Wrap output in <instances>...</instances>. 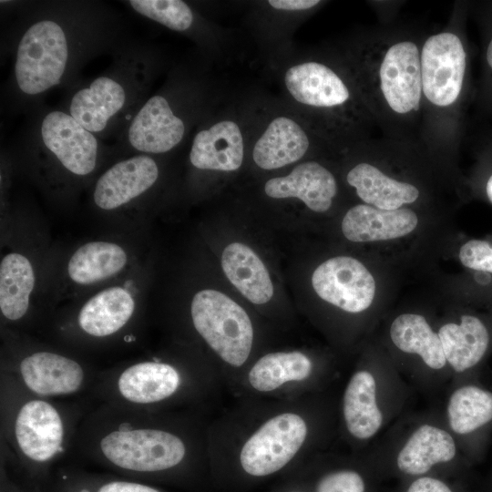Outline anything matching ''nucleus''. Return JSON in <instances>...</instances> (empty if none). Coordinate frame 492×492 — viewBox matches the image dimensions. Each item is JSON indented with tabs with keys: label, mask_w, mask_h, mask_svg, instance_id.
Listing matches in <instances>:
<instances>
[{
	"label": "nucleus",
	"mask_w": 492,
	"mask_h": 492,
	"mask_svg": "<svg viewBox=\"0 0 492 492\" xmlns=\"http://www.w3.org/2000/svg\"><path fill=\"white\" fill-rule=\"evenodd\" d=\"M76 455L132 478H151L179 470L202 446L196 426L169 411L93 406L75 439Z\"/></svg>",
	"instance_id": "nucleus-1"
},
{
	"label": "nucleus",
	"mask_w": 492,
	"mask_h": 492,
	"mask_svg": "<svg viewBox=\"0 0 492 492\" xmlns=\"http://www.w3.org/2000/svg\"><path fill=\"white\" fill-rule=\"evenodd\" d=\"M424 36L383 25L359 34L336 52L383 136L419 145Z\"/></svg>",
	"instance_id": "nucleus-2"
},
{
	"label": "nucleus",
	"mask_w": 492,
	"mask_h": 492,
	"mask_svg": "<svg viewBox=\"0 0 492 492\" xmlns=\"http://www.w3.org/2000/svg\"><path fill=\"white\" fill-rule=\"evenodd\" d=\"M343 180L361 202L380 210L415 208L452 213L466 194L464 175L436 160L421 145L385 136L343 153Z\"/></svg>",
	"instance_id": "nucleus-3"
},
{
	"label": "nucleus",
	"mask_w": 492,
	"mask_h": 492,
	"mask_svg": "<svg viewBox=\"0 0 492 492\" xmlns=\"http://www.w3.org/2000/svg\"><path fill=\"white\" fill-rule=\"evenodd\" d=\"M469 10L467 2L456 3L443 28L425 34L421 47V145L441 164L460 174L457 160L466 116L475 97L466 30Z\"/></svg>",
	"instance_id": "nucleus-4"
},
{
	"label": "nucleus",
	"mask_w": 492,
	"mask_h": 492,
	"mask_svg": "<svg viewBox=\"0 0 492 492\" xmlns=\"http://www.w3.org/2000/svg\"><path fill=\"white\" fill-rule=\"evenodd\" d=\"M89 399H50L0 373L1 456L31 478L46 477L72 451Z\"/></svg>",
	"instance_id": "nucleus-5"
},
{
	"label": "nucleus",
	"mask_w": 492,
	"mask_h": 492,
	"mask_svg": "<svg viewBox=\"0 0 492 492\" xmlns=\"http://www.w3.org/2000/svg\"><path fill=\"white\" fill-rule=\"evenodd\" d=\"M283 86L306 112L309 126L341 153L373 138L378 128L336 53L291 65Z\"/></svg>",
	"instance_id": "nucleus-6"
},
{
	"label": "nucleus",
	"mask_w": 492,
	"mask_h": 492,
	"mask_svg": "<svg viewBox=\"0 0 492 492\" xmlns=\"http://www.w3.org/2000/svg\"><path fill=\"white\" fill-rule=\"evenodd\" d=\"M450 217L435 210H386L356 202L343 216L341 231L347 241L372 247L374 258L402 271L440 251L451 234Z\"/></svg>",
	"instance_id": "nucleus-7"
},
{
	"label": "nucleus",
	"mask_w": 492,
	"mask_h": 492,
	"mask_svg": "<svg viewBox=\"0 0 492 492\" xmlns=\"http://www.w3.org/2000/svg\"><path fill=\"white\" fill-rule=\"evenodd\" d=\"M207 376L162 357L142 358L100 371L89 395L97 404L163 412L195 402Z\"/></svg>",
	"instance_id": "nucleus-8"
},
{
	"label": "nucleus",
	"mask_w": 492,
	"mask_h": 492,
	"mask_svg": "<svg viewBox=\"0 0 492 492\" xmlns=\"http://www.w3.org/2000/svg\"><path fill=\"white\" fill-rule=\"evenodd\" d=\"M1 371L28 393L44 398L78 399L89 395L100 371L75 354L25 340L5 330Z\"/></svg>",
	"instance_id": "nucleus-9"
},
{
	"label": "nucleus",
	"mask_w": 492,
	"mask_h": 492,
	"mask_svg": "<svg viewBox=\"0 0 492 492\" xmlns=\"http://www.w3.org/2000/svg\"><path fill=\"white\" fill-rule=\"evenodd\" d=\"M400 272L379 259L337 255L321 262L311 282L316 295L340 311L380 313L395 295Z\"/></svg>",
	"instance_id": "nucleus-10"
},
{
	"label": "nucleus",
	"mask_w": 492,
	"mask_h": 492,
	"mask_svg": "<svg viewBox=\"0 0 492 492\" xmlns=\"http://www.w3.org/2000/svg\"><path fill=\"white\" fill-rule=\"evenodd\" d=\"M195 332L226 364L241 367L249 358L253 327L245 310L222 292L205 289L190 303Z\"/></svg>",
	"instance_id": "nucleus-11"
},
{
	"label": "nucleus",
	"mask_w": 492,
	"mask_h": 492,
	"mask_svg": "<svg viewBox=\"0 0 492 492\" xmlns=\"http://www.w3.org/2000/svg\"><path fill=\"white\" fill-rule=\"evenodd\" d=\"M137 314V300L126 286L103 289L56 326L57 334L75 345L114 341L128 330Z\"/></svg>",
	"instance_id": "nucleus-12"
},
{
	"label": "nucleus",
	"mask_w": 492,
	"mask_h": 492,
	"mask_svg": "<svg viewBox=\"0 0 492 492\" xmlns=\"http://www.w3.org/2000/svg\"><path fill=\"white\" fill-rule=\"evenodd\" d=\"M68 55L67 39L58 23L44 19L33 24L17 46L15 74L19 89L34 96L57 85Z\"/></svg>",
	"instance_id": "nucleus-13"
},
{
	"label": "nucleus",
	"mask_w": 492,
	"mask_h": 492,
	"mask_svg": "<svg viewBox=\"0 0 492 492\" xmlns=\"http://www.w3.org/2000/svg\"><path fill=\"white\" fill-rule=\"evenodd\" d=\"M309 432V424L300 413L286 411L270 416L242 442L241 468L256 477L280 471L303 447Z\"/></svg>",
	"instance_id": "nucleus-14"
},
{
	"label": "nucleus",
	"mask_w": 492,
	"mask_h": 492,
	"mask_svg": "<svg viewBox=\"0 0 492 492\" xmlns=\"http://www.w3.org/2000/svg\"><path fill=\"white\" fill-rule=\"evenodd\" d=\"M315 146L334 149L309 125L280 115L269 121L255 140L251 157L260 169L273 170L296 163Z\"/></svg>",
	"instance_id": "nucleus-15"
},
{
	"label": "nucleus",
	"mask_w": 492,
	"mask_h": 492,
	"mask_svg": "<svg viewBox=\"0 0 492 492\" xmlns=\"http://www.w3.org/2000/svg\"><path fill=\"white\" fill-rule=\"evenodd\" d=\"M447 366L457 374L476 368L487 355L492 333L487 323L478 314L454 309L437 325Z\"/></svg>",
	"instance_id": "nucleus-16"
},
{
	"label": "nucleus",
	"mask_w": 492,
	"mask_h": 492,
	"mask_svg": "<svg viewBox=\"0 0 492 492\" xmlns=\"http://www.w3.org/2000/svg\"><path fill=\"white\" fill-rule=\"evenodd\" d=\"M40 131L46 149L68 173L85 177L95 170L98 157L97 140L70 114L57 110L47 113L42 120Z\"/></svg>",
	"instance_id": "nucleus-17"
},
{
	"label": "nucleus",
	"mask_w": 492,
	"mask_h": 492,
	"mask_svg": "<svg viewBox=\"0 0 492 492\" xmlns=\"http://www.w3.org/2000/svg\"><path fill=\"white\" fill-rule=\"evenodd\" d=\"M264 192L272 199H298L311 210L325 213L333 207L340 185L332 169L312 159L298 164L288 175L267 180Z\"/></svg>",
	"instance_id": "nucleus-18"
},
{
	"label": "nucleus",
	"mask_w": 492,
	"mask_h": 492,
	"mask_svg": "<svg viewBox=\"0 0 492 492\" xmlns=\"http://www.w3.org/2000/svg\"><path fill=\"white\" fill-rule=\"evenodd\" d=\"M157 162L148 155L121 160L97 179L93 200L103 210L120 209L149 190L159 179Z\"/></svg>",
	"instance_id": "nucleus-19"
},
{
	"label": "nucleus",
	"mask_w": 492,
	"mask_h": 492,
	"mask_svg": "<svg viewBox=\"0 0 492 492\" xmlns=\"http://www.w3.org/2000/svg\"><path fill=\"white\" fill-rule=\"evenodd\" d=\"M186 126L167 98L149 97L134 117L128 132L129 144L138 151L161 154L173 149L184 138Z\"/></svg>",
	"instance_id": "nucleus-20"
},
{
	"label": "nucleus",
	"mask_w": 492,
	"mask_h": 492,
	"mask_svg": "<svg viewBox=\"0 0 492 492\" xmlns=\"http://www.w3.org/2000/svg\"><path fill=\"white\" fill-rule=\"evenodd\" d=\"M387 336L396 351L416 357L427 369L436 372L448 367L436 325L422 311L395 313L389 322Z\"/></svg>",
	"instance_id": "nucleus-21"
},
{
	"label": "nucleus",
	"mask_w": 492,
	"mask_h": 492,
	"mask_svg": "<svg viewBox=\"0 0 492 492\" xmlns=\"http://www.w3.org/2000/svg\"><path fill=\"white\" fill-rule=\"evenodd\" d=\"M244 143L240 125L232 119H221L196 133L190 161L201 170L234 171L243 162Z\"/></svg>",
	"instance_id": "nucleus-22"
},
{
	"label": "nucleus",
	"mask_w": 492,
	"mask_h": 492,
	"mask_svg": "<svg viewBox=\"0 0 492 492\" xmlns=\"http://www.w3.org/2000/svg\"><path fill=\"white\" fill-rule=\"evenodd\" d=\"M342 413L348 434L358 441L373 438L384 423L378 400V384L374 374L366 368L356 370L350 377L342 400Z\"/></svg>",
	"instance_id": "nucleus-23"
},
{
	"label": "nucleus",
	"mask_w": 492,
	"mask_h": 492,
	"mask_svg": "<svg viewBox=\"0 0 492 492\" xmlns=\"http://www.w3.org/2000/svg\"><path fill=\"white\" fill-rule=\"evenodd\" d=\"M456 454L457 445L453 435L436 425L422 424L400 447L396 465L406 475L420 476L438 464L452 461Z\"/></svg>",
	"instance_id": "nucleus-24"
},
{
	"label": "nucleus",
	"mask_w": 492,
	"mask_h": 492,
	"mask_svg": "<svg viewBox=\"0 0 492 492\" xmlns=\"http://www.w3.org/2000/svg\"><path fill=\"white\" fill-rule=\"evenodd\" d=\"M129 262V254L118 243L91 241L79 246L70 256L67 275L78 286H92L121 273Z\"/></svg>",
	"instance_id": "nucleus-25"
},
{
	"label": "nucleus",
	"mask_w": 492,
	"mask_h": 492,
	"mask_svg": "<svg viewBox=\"0 0 492 492\" xmlns=\"http://www.w3.org/2000/svg\"><path fill=\"white\" fill-rule=\"evenodd\" d=\"M126 99L121 83L112 77H100L73 96L69 114L89 132L98 133L122 109Z\"/></svg>",
	"instance_id": "nucleus-26"
},
{
	"label": "nucleus",
	"mask_w": 492,
	"mask_h": 492,
	"mask_svg": "<svg viewBox=\"0 0 492 492\" xmlns=\"http://www.w3.org/2000/svg\"><path fill=\"white\" fill-rule=\"evenodd\" d=\"M36 276L30 260L21 252L10 251L0 262V312L5 323L24 322L30 310Z\"/></svg>",
	"instance_id": "nucleus-27"
},
{
	"label": "nucleus",
	"mask_w": 492,
	"mask_h": 492,
	"mask_svg": "<svg viewBox=\"0 0 492 492\" xmlns=\"http://www.w3.org/2000/svg\"><path fill=\"white\" fill-rule=\"evenodd\" d=\"M221 266L229 281L252 303L263 304L272 299L273 285L269 272L247 245H228L222 252Z\"/></svg>",
	"instance_id": "nucleus-28"
},
{
	"label": "nucleus",
	"mask_w": 492,
	"mask_h": 492,
	"mask_svg": "<svg viewBox=\"0 0 492 492\" xmlns=\"http://www.w3.org/2000/svg\"><path fill=\"white\" fill-rule=\"evenodd\" d=\"M313 373V363L299 351L271 353L249 370L247 382L259 393H273L289 384L302 383Z\"/></svg>",
	"instance_id": "nucleus-29"
},
{
	"label": "nucleus",
	"mask_w": 492,
	"mask_h": 492,
	"mask_svg": "<svg viewBox=\"0 0 492 492\" xmlns=\"http://www.w3.org/2000/svg\"><path fill=\"white\" fill-rule=\"evenodd\" d=\"M450 430L456 436H469L492 423V391L477 384L456 388L446 404Z\"/></svg>",
	"instance_id": "nucleus-30"
},
{
	"label": "nucleus",
	"mask_w": 492,
	"mask_h": 492,
	"mask_svg": "<svg viewBox=\"0 0 492 492\" xmlns=\"http://www.w3.org/2000/svg\"><path fill=\"white\" fill-rule=\"evenodd\" d=\"M481 36V67L475 87L476 104L480 113L492 115V1L470 4Z\"/></svg>",
	"instance_id": "nucleus-31"
},
{
	"label": "nucleus",
	"mask_w": 492,
	"mask_h": 492,
	"mask_svg": "<svg viewBox=\"0 0 492 492\" xmlns=\"http://www.w3.org/2000/svg\"><path fill=\"white\" fill-rule=\"evenodd\" d=\"M128 3L136 12L173 31H186L194 21L192 10L180 0H130Z\"/></svg>",
	"instance_id": "nucleus-32"
},
{
	"label": "nucleus",
	"mask_w": 492,
	"mask_h": 492,
	"mask_svg": "<svg viewBox=\"0 0 492 492\" xmlns=\"http://www.w3.org/2000/svg\"><path fill=\"white\" fill-rule=\"evenodd\" d=\"M475 149V161L464 176L465 193L492 206V129L479 138Z\"/></svg>",
	"instance_id": "nucleus-33"
},
{
	"label": "nucleus",
	"mask_w": 492,
	"mask_h": 492,
	"mask_svg": "<svg viewBox=\"0 0 492 492\" xmlns=\"http://www.w3.org/2000/svg\"><path fill=\"white\" fill-rule=\"evenodd\" d=\"M459 264L471 272L492 274V241L472 238L457 244L454 250Z\"/></svg>",
	"instance_id": "nucleus-34"
},
{
	"label": "nucleus",
	"mask_w": 492,
	"mask_h": 492,
	"mask_svg": "<svg viewBox=\"0 0 492 492\" xmlns=\"http://www.w3.org/2000/svg\"><path fill=\"white\" fill-rule=\"evenodd\" d=\"M362 476L354 470L341 469L323 476L316 484L315 492H364Z\"/></svg>",
	"instance_id": "nucleus-35"
},
{
	"label": "nucleus",
	"mask_w": 492,
	"mask_h": 492,
	"mask_svg": "<svg viewBox=\"0 0 492 492\" xmlns=\"http://www.w3.org/2000/svg\"><path fill=\"white\" fill-rule=\"evenodd\" d=\"M268 5L278 11H308L318 7L323 2L319 0H269Z\"/></svg>",
	"instance_id": "nucleus-36"
},
{
	"label": "nucleus",
	"mask_w": 492,
	"mask_h": 492,
	"mask_svg": "<svg viewBox=\"0 0 492 492\" xmlns=\"http://www.w3.org/2000/svg\"><path fill=\"white\" fill-rule=\"evenodd\" d=\"M406 492H453L451 488L443 481L430 477H422L415 479L407 488Z\"/></svg>",
	"instance_id": "nucleus-37"
},
{
	"label": "nucleus",
	"mask_w": 492,
	"mask_h": 492,
	"mask_svg": "<svg viewBox=\"0 0 492 492\" xmlns=\"http://www.w3.org/2000/svg\"><path fill=\"white\" fill-rule=\"evenodd\" d=\"M10 492H39L37 489H33L32 491H26L23 489L18 488V487L15 486Z\"/></svg>",
	"instance_id": "nucleus-38"
},
{
	"label": "nucleus",
	"mask_w": 492,
	"mask_h": 492,
	"mask_svg": "<svg viewBox=\"0 0 492 492\" xmlns=\"http://www.w3.org/2000/svg\"><path fill=\"white\" fill-rule=\"evenodd\" d=\"M290 492H301V491H290Z\"/></svg>",
	"instance_id": "nucleus-39"
}]
</instances>
